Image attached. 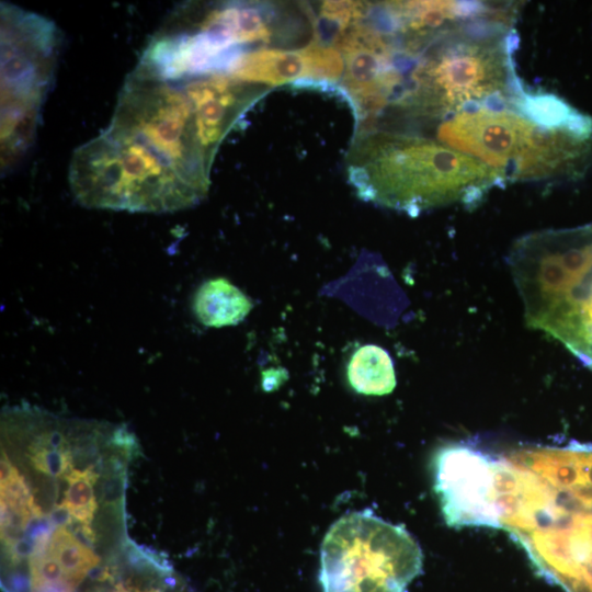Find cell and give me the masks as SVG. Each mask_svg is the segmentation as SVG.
I'll list each match as a JSON object with an SVG mask.
<instances>
[{"label": "cell", "instance_id": "1", "mask_svg": "<svg viewBox=\"0 0 592 592\" xmlns=\"http://www.w3.org/2000/svg\"><path fill=\"white\" fill-rule=\"evenodd\" d=\"M231 128L206 78L136 65L109 126L72 155V195L84 207L130 213L191 207L206 195L217 147Z\"/></svg>", "mask_w": 592, "mask_h": 592}, {"label": "cell", "instance_id": "2", "mask_svg": "<svg viewBox=\"0 0 592 592\" xmlns=\"http://www.w3.org/2000/svg\"><path fill=\"white\" fill-rule=\"evenodd\" d=\"M437 140L496 170L505 183L572 179L592 153V117L544 91H521L453 114Z\"/></svg>", "mask_w": 592, "mask_h": 592}, {"label": "cell", "instance_id": "3", "mask_svg": "<svg viewBox=\"0 0 592 592\" xmlns=\"http://www.w3.org/2000/svg\"><path fill=\"white\" fill-rule=\"evenodd\" d=\"M510 7L496 4L430 41L402 81L397 103L412 114L445 119L525 88L516 71L520 39Z\"/></svg>", "mask_w": 592, "mask_h": 592}, {"label": "cell", "instance_id": "4", "mask_svg": "<svg viewBox=\"0 0 592 592\" xmlns=\"http://www.w3.org/2000/svg\"><path fill=\"white\" fill-rule=\"evenodd\" d=\"M348 172L360 197L412 216L454 204L476 206L506 185L496 170L440 140L386 130L356 138Z\"/></svg>", "mask_w": 592, "mask_h": 592}, {"label": "cell", "instance_id": "5", "mask_svg": "<svg viewBox=\"0 0 592 592\" xmlns=\"http://www.w3.org/2000/svg\"><path fill=\"white\" fill-rule=\"evenodd\" d=\"M506 262L526 326L592 371V223L526 234L510 247Z\"/></svg>", "mask_w": 592, "mask_h": 592}, {"label": "cell", "instance_id": "6", "mask_svg": "<svg viewBox=\"0 0 592 592\" xmlns=\"http://www.w3.org/2000/svg\"><path fill=\"white\" fill-rule=\"evenodd\" d=\"M1 166L12 167L35 138L53 82L59 32L48 19L1 2Z\"/></svg>", "mask_w": 592, "mask_h": 592}, {"label": "cell", "instance_id": "7", "mask_svg": "<svg viewBox=\"0 0 592 592\" xmlns=\"http://www.w3.org/2000/svg\"><path fill=\"white\" fill-rule=\"evenodd\" d=\"M422 563L421 548L403 526L356 511L327 532L319 581L322 592H405Z\"/></svg>", "mask_w": 592, "mask_h": 592}, {"label": "cell", "instance_id": "8", "mask_svg": "<svg viewBox=\"0 0 592 592\" xmlns=\"http://www.w3.org/2000/svg\"><path fill=\"white\" fill-rule=\"evenodd\" d=\"M434 491L448 526L500 528L498 458L470 446L445 445L432 460Z\"/></svg>", "mask_w": 592, "mask_h": 592}, {"label": "cell", "instance_id": "9", "mask_svg": "<svg viewBox=\"0 0 592 592\" xmlns=\"http://www.w3.org/2000/svg\"><path fill=\"white\" fill-rule=\"evenodd\" d=\"M193 311L201 323L221 328L241 322L251 311L252 300L224 277L204 282L193 297Z\"/></svg>", "mask_w": 592, "mask_h": 592}, {"label": "cell", "instance_id": "10", "mask_svg": "<svg viewBox=\"0 0 592 592\" xmlns=\"http://www.w3.org/2000/svg\"><path fill=\"white\" fill-rule=\"evenodd\" d=\"M348 379L358 394L383 396L396 387L394 363L383 348L375 344L361 346L348 365Z\"/></svg>", "mask_w": 592, "mask_h": 592}, {"label": "cell", "instance_id": "11", "mask_svg": "<svg viewBox=\"0 0 592 592\" xmlns=\"http://www.w3.org/2000/svg\"><path fill=\"white\" fill-rule=\"evenodd\" d=\"M47 551L60 563L73 588L100 562L92 549L65 526L52 534Z\"/></svg>", "mask_w": 592, "mask_h": 592}, {"label": "cell", "instance_id": "12", "mask_svg": "<svg viewBox=\"0 0 592 592\" xmlns=\"http://www.w3.org/2000/svg\"><path fill=\"white\" fill-rule=\"evenodd\" d=\"M99 475L91 467L84 470L72 469L65 478L68 488L60 503L76 522L90 525L96 509L93 483Z\"/></svg>", "mask_w": 592, "mask_h": 592}, {"label": "cell", "instance_id": "13", "mask_svg": "<svg viewBox=\"0 0 592 592\" xmlns=\"http://www.w3.org/2000/svg\"><path fill=\"white\" fill-rule=\"evenodd\" d=\"M30 569L32 592H41L54 587L73 589L62 567L47 549L31 555Z\"/></svg>", "mask_w": 592, "mask_h": 592}, {"label": "cell", "instance_id": "14", "mask_svg": "<svg viewBox=\"0 0 592 592\" xmlns=\"http://www.w3.org/2000/svg\"><path fill=\"white\" fill-rule=\"evenodd\" d=\"M115 592H133L128 588L119 587Z\"/></svg>", "mask_w": 592, "mask_h": 592}, {"label": "cell", "instance_id": "15", "mask_svg": "<svg viewBox=\"0 0 592 592\" xmlns=\"http://www.w3.org/2000/svg\"><path fill=\"white\" fill-rule=\"evenodd\" d=\"M146 592H156V591H146Z\"/></svg>", "mask_w": 592, "mask_h": 592}]
</instances>
